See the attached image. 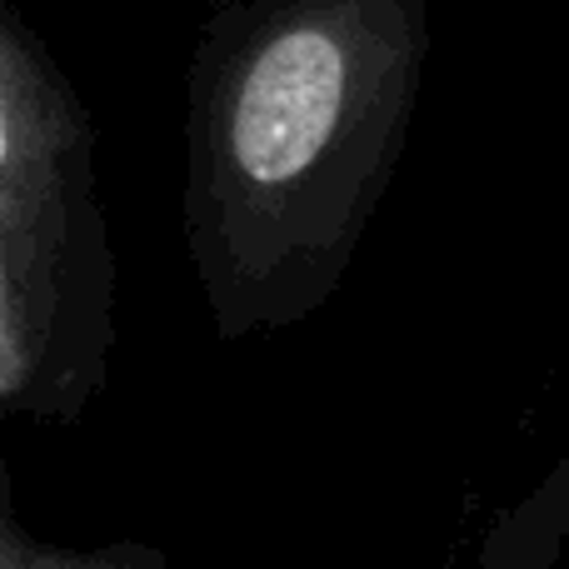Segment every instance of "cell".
Here are the masks:
<instances>
[{
  "label": "cell",
  "instance_id": "cell-1",
  "mask_svg": "<svg viewBox=\"0 0 569 569\" xmlns=\"http://www.w3.org/2000/svg\"><path fill=\"white\" fill-rule=\"evenodd\" d=\"M110 280L70 216L0 200V410L76 425L106 390Z\"/></svg>",
  "mask_w": 569,
  "mask_h": 569
},
{
  "label": "cell",
  "instance_id": "cell-2",
  "mask_svg": "<svg viewBox=\"0 0 569 569\" xmlns=\"http://www.w3.org/2000/svg\"><path fill=\"white\" fill-rule=\"evenodd\" d=\"M60 160L66 150L56 116L36 96V70L0 26V200L70 216Z\"/></svg>",
  "mask_w": 569,
  "mask_h": 569
},
{
  "label": "cell",
  "instance_id": "cell-3",
  "mask_svg": "<svg viewBox=\"0 0 569 569\" xmlns=\"http://www.w3.org/2000/svg\"><path fill=\"white\" fill-rule=\"evenodd\" d=\"M569 540V450L515 510L490 525L475 569H555Z\"/></svg>",
  "mask_w": 569,
  "mask_h": 569
},
{
  "label": "cell",
  "instance_id": "cell-4",
  "mask_svg": "<svg viewBox=\"0 0 569 569\" xmlns=\"http://www.w3.org/2000/svg\"><path fill=\"white\" fill-rule=\"evenodd\" d=\"M0 569H176V560L146 540H110V545L36 540V535H26L10 520L6 465H0Z\"/></svg>",
  "mask_w": 569,
  "mask_h": 569
}]
</instances>
